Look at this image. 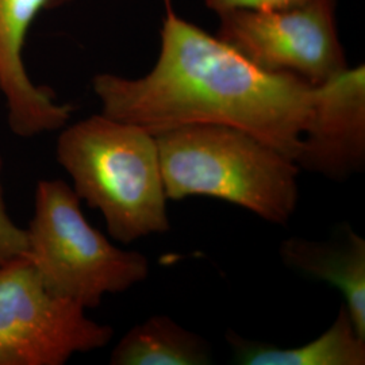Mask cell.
Listing matches in <instances>:
<instances>
[{"instance_id":"cell-12","label":"cell","mask_w":365,"mask_h":365,"mask_svg":"<svg viewBox=\"0 0 365 365\" xmlns=\"http://www.w3.org/2000/svg\"><path fill=\"white\" fill-rule=\"evenodd\" d=\"M1 167L0 157V268L27 253L26 230L18 227L7 212L1 185Z\"/></svg>"},{"instance_id":"cell-4","label":"cell","mask_w":365,"mask_h":365,"mask_svg":"<svg viewBox=\"0 0 365 365\" xmlns=\"http://www.w3.org/2000/svg\"><path fill=\"white\" fill-rule=\"evenodd\" d=\"M26 257L43 286L84 309L99 307L106 294L144 282L149 261L122 250L86 220L80 197L61 180H42L26 229Z\"/></svg>"},{"instance_id":"cell-13","label":"cell","mask_w":365,"mask_h":365,"mask_svg":"<svg viewBox=\"0 0 365 365\" xmlns=\"http://www.w3.org/2000/svg\"><path fill=\"white\" fill-rule=\"evenodd\" d=\"M307 0H205L206 7L212 13L221 14L230 10H279L298 6Z\"/></svg>"},{"instance_id":"cell-9","label":"cell","mask_w":365,"mask_h":365,"mask_svg":"<svg viewBox=\"0 0 365 365\" xmlns=\"http://www.w3.org/2000/svg\"><path fill=\"white\" fill-rule=\"evenodd\" d=\"M288 268L339 289L357 334L365 339V240L346 226L329 241L292 237L282 242Z\"/></svg>"},{"instance_id":"cell-2","label":"cell","mask_w":365,"mask_h":365,"mask_svg":"<svg viewBox=\"0 0 365 365\" xmlns=\"http://www.w3.org/2000/svg\"><path fill=\"white\" fill-rule=\"evenodd\" d=\"M156 137L167 197L209 196L286 225L298 207L300 170L247 131L190 125Z\"/></svg>"},{"instance_id":"cell-3","label":"cell","mask_w":365,"mask_h":365,"mask_svg":"<svg viewBox=\"0 0 365 365\" xmlns=\"http://www.w3.org/2000/svg\"><path fill=\"white\" fill-rule=\"evenodd\" d=\"M56 153L76 195L103 214L117 241L130 244L170 230L168 197L152 133L103 114L92 115L60 134Z\"/></svg>"},{"instance_id":"cell-11","label":"cell","mask_w":365,"mask_h":365,"mask_svg":"<svg viewBox=\"0 0 365 365\" xmlns=\"http://www.w3.org/2000/svg\"><path fill=\"white\" fill-rule=\"evenodd\" d=\"M209 341L168 315H153L130 329L110 356L113 365H207Z\"/></svg>"},{"instance_id":"cell-5","label":"cell","mask_w":365,"mask_h":365,"mask_svg":"<svg viewBox=\"0 0 365 365\" xmlns=\"http://www.w3.org/2000/svg\"><path fill=\"white\" fill-rule=\"evenodd\" d=\"M337 4L339 0H307L279 10L225 11L218 14L215 36L267 72L319 86L349 68Z\"/></svg>"},{"instance_id":"cell-10","label":"cell","mask_w":365,"mask_h":365,"mask_svg":"<svg viewBox=\"0 0 365 365\" xmlns=\"http://www.w3.org/2000/svg\"><path fill=\"white\" fill-rule=\"evenodd\" d=\"M226 339L242 365H364L365 339L342 304L334 322L319 337L295 348H279L229 331Z\"/></svg>"},{"instance_id":"cell-6","label":"cell","mask_w":365,"mask_h":365,"mask_svg":"<svg viewBox=\"0 0 365 365\" xmlns=\"http://www.w3.org/2000/svg\"><path fill=\"white\" fill-rule=\"evenodd\" d=\"M43 286L26 256L0 268V365H63L105 348L113 327Z\"/></svg>"},{"instance_id":"cell-1","label":"cell","mask_w":365,"mask_h":365,"mask_svg":"<svg viewBox=\"0 0 365 365\" xmlns=\"http://www.w3.org/2000/svg\"><path fill=\"white\" fill-rule=\"evenodd\" d=\"M156 64L145 76L101 73L92 87L102 114L157 135L190 125H221L259 138L294 163L314 117L318 86L267 72L217 36L182 19L170 0Z\"/></svg>"},{"instance_id":"cell-7","label":"cell","mask_w":365,"mask_h":365,"mask_svg":"<svg viewBox=\"0 0 365 365\" xmlns=\"http://www.w3.org/2000/svg\"><path fill=\"white\" fill-rule=\"evenodd\" d=\"M295 164L344 182L365 167V66H349L318 86L313 122Z\"/></svg>"},{"instance_id":"cell-8","label":"cell","mask_w":365,"mask_h":365,"mask_svg":"<svg viewBox=\"0 0 365 365\" xmlns=\"http://www.w3.org/2000/svg\"><path fill=\"white\" fill-rule=\"evenodd\" d=\"M76 0H0V92L6 98L9 125L19 137L64 128L72 106L57 103L54 92L36 86L24 64L29 29L39 14Z\"/></svg>"}]
</instances>
